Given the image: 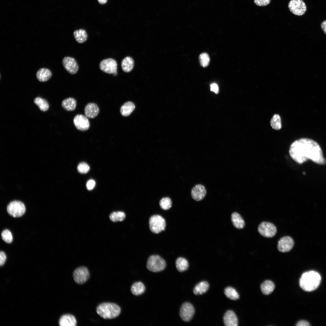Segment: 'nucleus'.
<instances>
[{"label":"nucleus","mask_w":326,"mask_h":326,"mask_svg":"<svg viewBox=\"0 0 326 326\" xmlns=\"http://www.w3.org/2000/svg\"><path fill=\"white\" fill-rule=\"evenodd\" d=\"M289 153L291 158L299 164L309 160L319 165L326 163L319 145L309 139L302 138L294 141L290 146Z\"/></svg>","instance_id":"1"},{"label":"nucleus","mask_w":326,"mask_h":326,"mask_svg":"<svg viewBox=\"0 0 326 326\" xmlns=\"http://www.w3.org/2000/svg\"><path fill=\"white\" fill-rule=\"evenodd\" d=\"M321 281V277L318 272L310 271L304 273L299 280L300 287L306 291L310 292L315 290L319 286Z\"/></svg>","instance_id":"2"},{"label":"nucleus","mask_w":326,"mask_h":326,"mask_svg":"<svg viewBox=\"0 0 326 326\" xmlns=\"http://www.w3.org/2000/svg\"><path fill=\"white\" fill-rule=\"evenodd\" d=\"M121 311L120 308L118 305L109 302L101 303L96 308L97 313L101 317L106 319L116 318L120 315Z\"/></svg>","instance_id":"3"},{"label":"nucleus","mask_w":326,"mask_h":326,"mask_svg":"<svg viewBox=\"0 0 326 326\" xmlns=\"http://www.w3.org/2000/svg\"><path fill=\"white\" fill-rule=\"evenodd\" d=\"M166 263L161 257L157 255L150 256L147 261L146 267L149 271L153 272H160L166 267Z\"/></svg>","instance_id":"4"},{"label":"nucleus","mask_w":326,"mask_h":326,"mask_svg":"<svg viewBox=\"0 0 326 326\" xmlns=\"http://www.w3.org/2000/svg\"><path fill=\"white\" fill-rule=\"evenodd\" d=\"M149 224L151 231L155 234L164 230L166 226L165 220L159 215H154L151 216L149 220Z\"/></svg>","instance_id":"5"},{"label":"nucleus","mask_w":326,"mask_h":326,"mask_svg":"<svg viewBox=\"0 0 326 326\" xmlns=\"http://www.w3.org/2000/svg\"><path fill=\"white\" fill-rule=\"evenodd\" d=\"M7 209L8 213L14 217L22 216L26 211L24 204L21 202L17 200L10 202L8 205Z\"/></svg>","instance_id":"6"},{"label":"nucleus","mask_w":326,"mask_h":326,"mask_svg":"<svg viewBox=\"0 0 326 326\" xmlns=\"http://www.w3.org/2000/svg\"><path fill=\"white\" fill-rule=\"evenodd\" d=\"M117 66L116 61L111 58L103 59L99 65L101 71L106 73L112 74L114 76L117 74Z\"/></svg>","instance_id":"7"},{"label":"nucleus","mask_w":326,"mask_h":326,"mask_svg":"<svg viewBox=\"0 0 326 326\" xmlns=\"http://www.w3.org/2000/svg\"><path fill=\"white\" fill-rule=\"evenodd\" d=\"M258 230L261 235L267 238L273 237L277 232L276 228L274 224L267 222H261L258 226Z\"/></svg>","instance_id":"8"},{"label":"nucleus","mask_w":326,"mask_h":326,"mask_svg":"<svg viewBox=\"0 0 326 326\" xmlns=\"http://www.w3.org/2000/svg\"><path fill=\"white\" fill-rule=\"evenodd\" d=\"M288 7L292 13L298 16L303 15L307 10L306 5L302 0H291Z\"/></svg>","instance_id":"9"},{"label":"nucleus","mask_w":326,"mask_h":326,"mask_svg":"<svg viewBox=\"0 0 326 326\" xmlns=\"http://www.w3.org/2000/svg\"><path fill=\"white\" fill-rule=\"evenodd\" d=\"M195 313V309L190 303L185 302L181 305L180 311V315L184 321L188 322L193 318Z\"/></svg>","instance_id":"10"},{"label":"nucleus","mask_w":326,"mask_h":326,"mask_svg":"<svg viewBox=\"0 0 326 326\" xmlns=\"http://www.w3.org/2000/svg\"><path fill=\"white\" fill-rule=\"evenodd\" d=\"M73 278L75 282L78 284L85 283L89 278L90 274L88 269L85 267H81L74 271Z\"/></svg>","instance_id":"11"},{"label":"nucleus","mask_w":326,"mask_h":326,"mask_svg":"<svg viewBox=\"0 0 326 326\" xmlns=\"http://www.w3.org/2000/svg\"><path fill=\"white\" fill-rule=\"evenodd\" d=\"M62 63L65 69L69 73L75 74L77 72L79 67L74 58L69 56L65 57L62 60Z\"/></svg>","instance_id":"12"},{"label":"nucleus","mask_w":326,"mask_h":326,"mask_svg":"<svg viewBox=\"0 0 326 326\" xmlns=\"http://www.w3.org/2000/svg\"><path fill=\"white\" fill-rule=\"evenodd\" d=\"M294 245V241L291 237L289 236H284L279 241L277 248L280 252H286L290 251Z\"/></svg>","instance_id":"13"},{"label":"nucleus","mask_w":326,"mask_h":326,"mask_svg":"<svg viewBox=\"0 0 326 326\" xmlns=\"http://www.w3.org/2000/svg\"><path fill=\"white\" fill-rule=\"evenodd\" d=\"M73 123L75 127L78 130L84 131L88 130L90 126V123L88 118L82 114H78L74 118Z\"/></svg>","instance_id":"14"},{"label":"nucleus","mask_w":326,"mask_h":326,"mask_svg":"<svg viewBox=\"0 0 326 326\" xmlns=\"http://www.w3.org/2000/svg\"><path fill=\"white\" fill-rule=\"evenodd\" d=\"M206 190L204 186L198 184L195 185L192 188L191 194L192 198L196 201L202 200L206 194Z\"/></svg>","instance_id":"15"},{"label":"nucleus","mask_w":326,"mask_h":326,"mask_svg":"<svg viewBox=\"0 0 326 326\" xmlns=\"http://www.w3.org/2000/svg\"><path fill=\"white\" fill-rule=\"evenodd\" d=\"M223 322L226 326H237L238 320L234 312L231 310L227 311L225 314L223 318Z\"/></svg>","instance_id":"16"},{"label":"nucleus","mask_w":326,"mask_h":326,"mask_svg":"<svg viewBox=\"0 0 326 326\" xmlns=\"http://www.w3.org/2000/svg\"><path fill=\"white\" fill-rule=\"evenodd\" d=\"M99 110L97 105L93 103L88 104L84 109L85 116L89 118H93L96 117L99 113Z\"/></svg>","instance_id":"17"},{"label":"nucleus","mask_w":326,"mask_h":326,"mask_svg":"<svg viewBox=\"0 0 326 326\" xmlns=\"http://www.w3.org/2000/svg\"><path fill=\"white\" fill-rule=\"evenodd\" d=\"M59 324L60 326H75L77 321L75 318L72 315L66 314L60 318Z\"/></svg>","instance_id":"18"},{"label":"nucleus","mask_w":326,"mask_h":326,"mask_svg":"<svg viewBox=\"0 0 326 326\" xmlns=\"http://www.w3.org/2000/svg\"><path fill=\"white\" fill-rule=\"evenodd\" d=\"M52 72L49 69L46 68L39 69L36 73V77L38 80L44 82L48 81L52 76Z\"/></svg>","instance_id":"19"},{"label":"nucleus","mask_w":326,"mask_h":326,"mask_svg":"<svg viewBox=\"0 0 326 326\" xmlns=\"http://www.w3.org/2000/svg\"><path fill=\"white\" fill-rule=\"evenodd\" d=\"M134 64V61L131 57L129 56H126L121 61L122 69L125 72H129L133 69Z\"/></svg>","instance_id":"20"},{"label":"nucleus","mask_w":326,"mask_h":326,"mask_svg":"<svg viewBox=\"0 0 326 326\" xmlns=\"http://www.w3.org/2000/svg\"><path fill=\"white\" fill-rule=\"evenodd\" d=\"M231 220L234 226L238 229H242L245 226V222L244 219L237 212H234L232 214Z\"/></svg>","instance_id":"21"},{"label":"nucleus","mask_w":326,"mask_h":326,"mask_svg":"<svg viewBox=\"0 0 326 326\" xmlns=\"http://www.w3.org/2000/svg\"><path fill=\"white\" fill-rule=\"evenodd\" d=\"M209 283L206 281H202L197 284L193 289V293L196 295H202L208 290Z\"/></svg>","instance_id":"22"},{"label":"nucleus","mask_w":326,"mask_h":326,"mask_svg":"<svg viewBox=\"0 0 326 326\" xmlns=\"http://www.w3.org/2000/svg\"><path fill=\"white\" fill-rule=\"evenodd\" d=\"M275 287L274 283L271 281L266 280L261 284L260 288L262 292L265 295H268L273 291Z\"/></svg>","instance_id":"23"},{"label":"nucleus","mask_w":326,"mask_h":326,"mask_svg":"<svg viewBox=\"0 0 326 326\" xmlns=\"http://www.w3.org/2000/svg\"><path fill=\"white\" fill-rule=\"evenodd\" d=\"M73 35L76 41L79 43H83L87 39L88 35L86 31L83 29L76 30L73 32Z\"/></svg>","instance_id":"24"},{"label":"nucleus","mask_w":326,"mask_h":326,"mask_svg":"<svg viewBox=\"0 0 326 326\" xmlns=\"http://www.w3.org/2000/svg\"><path fill=\"white\" fill-rule=\"evenodd\" d=\"M76 105V100L71 97L64 99L62 103V107L65 110L69 111L74 110L75 108Z\"/></svg>","instance_id":"25"},{"label":"nucleus","mask_w":326,"mask_h":326,"mask_svg":"<svg viewBox=\"0 0 326 326\" xmlns=\"http://www.w3.org/2000/svg\"><path fill=\"white\" fill-rule=\"evenodd\" d=\"M145 290L144 284L141 282H137L133 283L131 288V291L133 294L138 296L143 293Z\"/></svg>","instance_id":"26"},{"label":"nucleus","mask_w":326,"mask_h":326,"mask_svg":"<svg viewBox=\"0 0 326 326\" xmlns=\"http://www.w3.org/2000/svg\"><path fill=\"white\" fill-rule=\"evenodd\" d=\"M135 108V105L133 103L130 101L126 102L121 107L120 113L123 116H128L133 111Z\"/></svg>","instance_id":"27"},{"label":"nucleus","mask_w":326,"mask_h":326,"mask_svg":"<svg viewBox=\"0 0 326 326\" xmlns=\"http://www.w3.org/2000/svg\"><path fill=\"white\" fill-rule=\"evenodd\" d=\"M176 267L177 270L180 272H183L187 270L189 267L187 260L185 258L179 257L177 259L175 262Z\"/></svg>","instance_id":"28"},{"label":"nucleus","mask_w":326,"mask_h":326,"mask_svg":"<svg viewBox=\"0 0 326 326\" xmlns=\"http://www.w3.org/2000/svg\"><path fill=\"white\" fill-rule=\"evenodd\" d=\"M224 294L229 299L232 300H237L239 299V296L236 290L233 287H228L224 290Z\"/></svg>","instance_id":"29"},{"label":"nucleus","mask_w":326,"mask_h":326,"mask_svg":"<svg viewBox=\"0 0 326 326\" xmlns=\"http://www.w3.org/2000/svg\"><path fill=\"white\" fill-rule=\"evenodd\" d=\"M34 102L42 111H45L49 109V104L47 101L44 99L37 97L34 99Z\"/></svg>","instance_id":"30"},{"label":"nucleus","mask_w":326,"mask_h":326,"mask_svg":"<svg viewBox=\"0 0 326 326\" xmlns=\"http://www.w3.org/2000/svg\"><path fill=\"white\" fill-rule=\"evenodd\" d=\"M109 217L110 220L113 222L122 221L125 219L126 215L122 211L115 212L111 213Z\"/></svg>","instance_id":"31"},{"label":"nucleus","mask_w":326,"mask_h":326,"mask_svg":"<svg viewBox=\"0 0 326 326\" xmlns=\"http://www.w3.org/2000/svg\"><path fill=\"white\" fill-rule=\"evenodd\" d=\"M272 128L275 130H279L281 127V119L278 114H274L270 121Z\"/></svg>","instance_id":"32"},{"label":"nucleus","mask_w":326,"mask_h":326,"mask_svg":"<svg viewBox=\"0 0 326 326\" xmlns=\"http://www.w3.org/2000/svg\"><path fill=\"white\" fill-rule=\"evenodd\" d=\"M199 59L200 65L203 67L207 66L210 62V58L206 53H203L200 54Z\"/></svg>","instance_id":"33"},{"label":"nucleus","mask_w":326,"mask_h":326,"mask_svg":"<svg viewBox=\"0 0 326 326\" xmlns=\"http://www.w3.org/2000/svg\"><path fill=\"white\" fill-rule=\"evenodd\" d=\"M159 204L161 209L166 210L169 209L171 207L172 202L169 198L165 197L163 198L160 200Z\"/></svg>","instance_id":"34"},{"label":"nucleus","mask_w":326,"mask_h":326,"mask_svg":"<svg viewBox=\"0 0 326 326\" xmlns=\"http://www.w3.org/2000/svg\"><path fill=\"white\" fill-rule=\"evenodd\" d=\"M3 240L8 243H11L13 240V237L11 232L8 229L5 230L1 233Z\"/></svg>","instance_id":"35"},{"label":"nucleus","mask_w":326,"mask_h":326,"mask_svg":"<svg viewBox=\"0 0 326 326\" xmlns=\"http://www.w3.org/2000/svg\"><path fill=\"white\" fill-rule=\"evenodd\" d=\"M89 165L85 162H82L79 164L77 167L78 171L82 174L87 173L89 170Z\"/></svg>","instance_id":"36"},{"label":"nucleus","mask_w":326,"mask_h":326,"mask_svg":"<svg viewBox=\"0 0 326 326\" xmlns=\"http://www.w3.org/2000/svg\"><path fill=\"white\" fill-rule=\"evenodd\" d=\"M271 0H254L255 4L259 6H266L270 4Z\"/></svg>","instance_id":"37"},{"label":"nucleus","mask_w":326,"mask_h":326,"mask_svg":"<svg viewBox=\"0 0 326 326\" xmlns=\"http://www.w3.org/2000/svg\"><path fill=\"white\" fill-rule=\"evenodd\" d=\"M6 259V256L3 251L0 252V265L2 266L5 264Z\"/></svg>","instance_id":"38"},{"label":"nucleus","mask_w":326,"mask_h":326,"mask_svg":"<svg viewBox=\"0 0 326 326\" xmlns=\"http://www.w3.org/2000/svg\"><path fill=\"white\" fill-rule=\"evenodd\" d=\"M95 184V182L94 180L92 179L89 180L86 184L87 189L89 190L92 189L94 187Z\"/></svg>","instance_id":"39"},{"label":"nucleus","mask_w":326,"mask_h":326,"mask_svg":"<svg viewBox=\"0 0 326 326\" xmlns=\"http://www.w3.org/2000/svg\"><path fill=\"white\" fill-rule=\"evenodd\" d=\"M210 90L211 91L214 92L216 94H218L219 92V88L217 85L215 83L211 84L210 85Z\"/></svg>","instance_id":"40"},{"label":"nucleus","mask_w":326,"mask_h":326,"mask_svg":"<svg viewBox=\"0 0 326 326\" xmlns=\"http://www.w3.org/2000/svg\"><path fill=\"white\" fill-rule=\"evenodd\" d=\"M297 326H310L309 323L306 321L305 320H301L298 321L296 324Z\"/></svg>","instance_id":"41"},{"label":"nucleus","mask_w":326,"mask_h":326,"mask_svg":"<svg viewBox=\"0 0 326 326\" xmlns=\"http://www.w3.org/2000/svg\"><path fill=\"white\" fill-rule=\"evenodd\" d=\"M321 25L323 30L326 34V20L323 21L321 23Z\"/></svg>","instance_id":"42"},{"label":"nucleus","mask_w":326,"mask_h":326,"mask_svg":"<svg viewBox=\"0 0 326 326\" xmlns=\"http://www.w3.org/2000/svg\"><path fill=\"white\" fill-rule=\"evenodd\" d=\"M99 3L101 4H104L107 2V0H97Z\"/></svg>","instance_id":"43"}]
</instances>
